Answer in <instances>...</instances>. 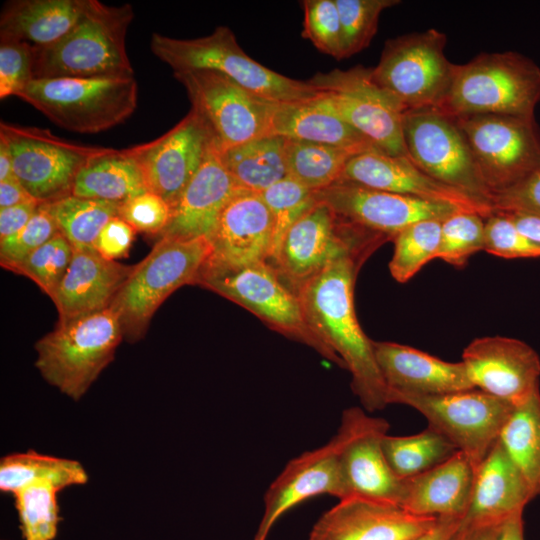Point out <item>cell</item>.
I'll return each instance as SVG.
<instances>
[{"label":"cell","instance_id":"obj_1","mask_svg":"<svg viewBox=\"0 0 540 540\" xmlns=\"http://www.w3.org/2000/svg\"><path fill=\"white\" fill-rule=\"evenodd\" d=\"M364 262L356 258L336 261L296 292L308 326L343 361L352 377L353 393L371 413L389 403L373 341L362 330L354 308V284Z\"/></svg>","mask_w":540,"mask_h":540},{"label":"cell","instance_id":"obj_2","mask_svg":"<svg viewBox=\"0 0 540 540\" xmlns=\"http://www.w3.org/2000/svg\"><path fill=\"white\" fill-rule=\"evenodd\" d=\"M132 5H87L76 25L58 42L34 48V79L110 78L134 76L127 55L126 34Z\"/></svg>","mask_w":540,"mask_h":540},{"label":"cell","instance_id":"obj_3","mask_svg":"<svg viewBox=\"0 0 540 540\" xmlns=\"http://www.w3.org/2000/svg\"><path fill=\"white\" fill-rule=\"evenodd\" d=\"M540 102V67L515 51L483 52L455 64L438 109L452 117L477 114L535 118Z\"/></svg>","mask_w":540,"mask_h":540},{"label":"cell","instance_id":"obj_4","mask_svg":"<svg viewBox=\"0 0 540 540\" xmlns=\"http://www.w3.org/2000/svg\"><path fill=\"white\" fill-rule=\"evenodd\" d=\"M152 53L173 72L208 69L220 72L248 91L275 103L313 98L322 91L308 81H299L258 63L240 47L225 26L194 39H178L154 33Z\"/></svg>","mask_w":540,"mask_h":540},{"label":"cell","instance_id":"obj_5","mask_svg":"<svg viewBox=\"0 0 540 540\" xmlns=\"http://www.w3.org/2000/svg\"><path fill=\"white\" fill-rule=\"evenodd\" d=\"M196 285L244 307L271 329L313 348L326 360L345 368L339 356L308 326L298 294L269 261L227 266L209 257Z\"/></svg>","mask_w":540,"mask_h":540},{"label":"cell","instance_id":"obj_6","mask_svg":"<svg viewBox=\"0 0 540 540\" xmlns=\"http://www.w3.org/2000/svg\"><path fill=\"white\" fill-rule=\"evenodd\" d=\"M211 253L206 238L159 237L148 255L133 266L111 305L127 341L135 342L144 336L152 316L174 291L196 285Z\"/></svg>","mask_w":540,"mask_h":540},{"label":"cell","instance_id":"obj_7","mask_svg":"<svg viewBox=\"0 0 540 540\" xmlns=\"http://www.w3.org/2000/svg\"><path fill=\"white\" fill-rule=\"evenodd\" d=\"M123 338L119 317L111 307L58 322L36 342L35 366L49 384L79 400L113 360Z\"/></svg>","mask_w":540,"mask_h":540},{"label":"cell","instance_id":"obj_8","mask_svg":"<svg viewBox=\"0 0 540 540\" xmlns=\"http://www.w3.org/2000/svg\"><path fill=\"white\" fill-rule=\"evenodd\" d=\"M134 76L34 79L16 97L63 129L94 134L124 122L137 107Z\"/></svg>","mask_w":540,"mask_h":540},{"label":"cell","instance_id":"obj_9","mask_svg":"<svg viewBox=\"0 0 540 540\" xmlns=\"http://www.w3.org/2000/svg\"><path fill=\"white\" fill-rule=\"evenodd\" d=\"M388 240L382 234L347 221L318 201L288 230L270 263L296 292L328 265L344 258L365 261Z\"/></svg>","mask_w":540,"mask_h":540},{"label":"cell","instance_id":"obj_10","mask_svg":"<svg viewBox=\"0 0 540 540\" xmlns=\"http://www.w3.org/2000/svg\"><path fill=\"white\" fill-rule=\"evenodd\" d=\"M446 43L447 36L434 28L390 38L372 67L373 79L405 111L439 108L455 68L444 54Z\"/></svg>","mask_w":540,"mask_h":540},{"label":"cell","instance_id":"obj_11","mask_svg":"<svg viewBox=\"0 0 540 540\" xmlns=\"http://www.w3.org/2000/svg\"><path fill=\"white\" fill-rule=\"evenodd\" d=\"M173 75L185 88L191 109L208 129L218 152L270 135L275 102L214 70H186Z\"/></svg>","mask_w":540,"mask_h":540},{"label":"cell","instance_id":"obj_12","mask_svg":"<svg viewBox=\"0 0 540 540\" xmlns=\"http://www.w3.org/2000/svg\"><path fill=\"white\" fill-rule=\"evenodd\" d=\"M403 137L408 157L423 172L493 210L492 196L454 117L435 107L407 110Z\"/></svg>","mask_w":540,"mask_h":540},{"label":"cell","instance_id":"obj_13","mask_svg":"<svg viewBox=\"0 0 540 540\" xmlns=\"http://www.w3.org/2000/svg\"><path fill=\"white\" fill-rule=\"evenodd\" d=\"M0 140L8 146L14 173L41 203L71 195L79 172L111 148L79 145L48 129L0 123Z\"/></svg>","mask_w":540,"mask_h":540},{"label":"cell","instance_id":"obj_14","mask_svg":"<svg viewBox=\"0 0 540 540\" xmlns=\"http://www.w3.org/2000/svg\"><path fill=\"white\" fill-rule=\"evenodd\" d=\"M454 118L492 197L540 168V130L535 118L497 114Z\"/></svg>","mask_w":540,"mask_h":540},{"label":"cell","instance_id":"obj_15","mask_svg":"<svg viewBox=\"0 0 540 540\" xmlns=\"http://www.w3.org/2000/svg\"><path fill=\"white\" fill-rule=\"evenodd\" d=\"M388 402L420 412L428 426L450 440L475 469L499 440L514 408L476 388L440 395L393 393Z\"/></svg>","mask_w":540,"mask_h":540},{"label":"cell","instance_id":"obj_16","mask_svg":"<svg viewBox=\"0 0 540 540\" xmlns=\"http://www.w3.org/2000/svg\"><path fill=\"white\" fill-rule=\"evenodd\" d=\"M332 102L340 116L376 149L392 156H408L403 137L405 109L380 87L372 67L317 73L308 80Z\"/></svg>","mask_w":540,"mask_h":540},{"label":"cell","instance_id":"obj_17","mask_svg":"<svg viewBox=\"0 0 540 540\" xmlns=\"http://www.w3.org/2000/svg\"><path fill=\"white\" fill-rule=\"evenodd\" d=\"M389 427L385 419L371 416L363 408L343 411L334 436L346 497L397 504L401 479L390 469L383 450Z\"/></svg>","mask_w":540,"mask_h":540},{"label":"cell","instance_id":"obj_18","mask_svg":"<svg viewBox=\"0 0 540 540\" xmlns=\"http://www.w3.org/2000/svg\"><path fill=\"white\" fill-rule=\"evenodd\" d=\"M212 147L208 129L190 109L160 137L125 151L139 166L148 190L162 197L172 209Z\"/></svg>","mask_w":540,"mask_h":540},{"label":"cell","instance_id":"obj_19","mask_svg":"<svg viewBox=\"0 0 540 540\" xmlns=\"http://www.w3.org/2000/svg\"><path fill=\"white\" fill-rule=\"evenodd\" d=\"M318 201L342 218L390 240L409 225L426 219L443 220L459 207L381 191L345 181L316 191Z\"/></svg>","mask_w":540,"mask_h":540},{"label":"cell","instance_id":"obj_20","mask_svg":"<svg viewBox=\"0 0 540 540\" xmlns=\"http://www.w3.org/2000/svg\"><path fill=\"white\" fill-rule=\"evenodd\" d=\"M461 362L474 388L513 407L539 390L540 358L531 346L518 339H474L465 347Z\"/></svg>","mask_w":540,"mask_h":540},{"label":"cell","instance_id":"obj_21","mask_svg":"<svg viewBox=\"0 0 540 540\" xmlns=\"http://www.w3.org/2000/svg\"><path fill=\"white\" fill-rule=\"evenodd\" d=\"M322 494L339 500L346 497L335 436L325 445L291 459L270 484L264 496V513L252 540H266L282 515Z\"/></svg>","mask_w":540,"mask_h":540},{"label":"cell","instance_id":"obj_22","mask_svg":"<svg viewBox=\"0 0 540 540\" xmlns=\"http://www.w3.org/2000/svg\"><path fill=\"white\" fill-rule=\"evenodd\" d=\"M437 519L413 515L394 503L350 496L317 520L308 540H411Z\"/></svg>","mask_w":540,"mask_h":540},{"label":"cell","instance_id":"obj_23","mask_svg":"<svg viewBox=\"0 0 540 540\" xmlns=\"http://www.w3.org/2000/svg\"><path fill=\"white\" fill-rule=\"evenodd\" d=\"M339 181L419 199L444 202L489 217L494 211L469 195L427 175L408 156L369 150L352 157Z\"/></svg>","mask_w":540,"mask_h":540},{"label":"cell","instance_id":"obj_24","mask_svg":"<svg viewBox=\"0 0 540 540\" xmlns=\"http://www.w3.org/2000/svg\"><path fill=\"white\" fill-rule=\"evenodd\" d=\"M209 242L210 259L227 266L270 261L273 221L261 195L247 190L236 193L221 211Z\"/></svg>","mask_w":540,"mask_h":540},{"label":"cell","instance_id":"obj_25","mask_svg":"<svg viewBox=\"0 0 540 540\" xmlns=\"http://www.w3.org/2000/svg\"><path fill=\"white\" fill-rule=\"evenodd\" d=\"M373 348L388 396L440 395L474 389L462 362H447L394 342L373 341Z\"/></svg>","mask_w":540,"mask_h":540},{"label":"cell","instance_id":"obj_26","mask_svg":"<svg viewBox=\"0 0 540 540\" xmlns=\"http://www.w3.org/2000/svg\"><path fill=\"white\" fill-rule=\"evenodd\" d=\"M241 190L212 147L172 207L170 220L159 237L209 240L221 211Z\"/></svg>","mask_w":540,"mask_h":540},{"label":"cell","instance_id":"obj_27","mask_svg":"<svg viewBox=\"0 0 540 540\" xmlns=\"http://www.w3.org/2000/svg\"><path fill=\"white\" fill-rule=\"evenodd\" d=\"M536 497L499 440L475 469L464 526H500Z\"/></svg>","mask_w":540,"mask_h":540},{"label":"cell","instance_id":"obj_28","mask_svg":"<svg viewBox=\"0 0 540 540\" xmlns=\"http://www.w3.org/2000/svg\"><path fill=\"white\" fill-rule=\"evenodd\" d=\"M132 268L103 258L95 249H74L71 263L51 297L58 322L110 308Z\"/></svg>","mask_w":540,"mask_h":540},{"label":"cell","instance_id":"obj_29","mask_svg":"<svg viewBox=\"0 0 540 540\" xmlns=\"http://www.w3.org/2000/svg\"><path fill=\"white\" fill-rule=\"evenodd\" d=\"M475 468L460 451L434 468L401 479L397 505L420 517L463 519L470 503Z\"/></svg>","mask_w":540,"mask_h":540},{"label":"cell","instance_id":"obj_30","mask_svg":"<svg viewBox=\"0 0 540 540\" xmlns=\"http://www.w3.org/2000/svg\"><path fill=\"white\" fill-rule=\"evenodd\" d=\"M270 135L339 147L376 149L340 116L323 92L302 101L276 103Z\"/></svg>","mask_w":540,"mask_h":540},{"label":"cell","instance_id":"obj_31","mask_svg":"<svg viewBox=\"0 0 540 540\" xmlns=\"http://www.w3.org/2000/svg\"><path fill=\"white\" fill-rule=\"evenodd\" d=\"M87 0H11L0 14V41L45 48L62 39L78 22Z\"/></svg>","mask_w":540,"mask_h":540},{"label":"cell","instance_id":"obj_32","mask_svg":"<svg viewBox=\"0 0 540 540\" xmlns=\"http://www.w3.org/2000/svg\"><path fill=\"white\" fill-rule=\"evenodd\" d=\"M146 191L149 190L136 161L125 149L111 148L79 172L71 195L122 204Z\"/></svg>","mask_w":540,"mask_h":540},{"label":"cell","instance_id":"obj_33","mask_svg":"<svg viewBox=\"0 0 540 540\" xmlns=\"http://www.w3.org/2000/svg\"><path fill=\"white\" fill-rule=\"evenodd\" d=\"M285 146L286 138L267 135L218 154L240 188L260 194L288 176Z\"/></svg>","mask_w":540,"mask_h":540},{"label":"cell","instance_id":"obj_34","mask_svg":"<svg viewBox=\"0 0 540 540\" xmlns=\"http://www.w3.org/2000/svg\"><path fill=\"white\" fill-rule=\"evenodd\" d=\"M369 150L375 149L286 139L287 174L308 189L319 191L339 181L352 157Z\"/></svg>","mask_w":540,"mask_h":540},{"label":"cell","instance_id":"obj_35","mask_svg":"<svg viewBox=\"0 0 540 540\" xmlns=\"http://www.w3.org/2000/svg\"><path fill=\"white\" fill-rule=\"evenodd\" d=\"M499 442L530 485L540 495V391L513 408Z\"/></svg>","mask_w":540,"mask_h":540},{"label":"cell","instance_id":"obj_36","mask_svg":"<svg viewBox=\"0 0 540 540\" xmlns=\"http://www.w3.org/2000/svg\"><path fill=\"white\" fill-rule=\"evenodd\" d=\"M49 480L61 490L87 482L84 467L75 460L39 454L35 451L13 453L0 461V489L14 494L29 483Z\"/></svg>","mask_w":540,"mask_h":540},{"label":"cell","instance_id":"obj_37","mask_svg":"<svg viewBox=\"0 0 540 540\" xmlns=\"http://www.w3.org/2000/svg\"><path fill=\"white\" fill-rule=\"evenodd\" d=\"M383 450L390 469L399 479L422 474L458 452L450 440L429 426L409 436L387 434Z\"/></svg>","mask_w":540,"mask_h":540},{"label":"cell","instance_id":"obj_38","mask_svg":"<svg viewBox=\"0 0 540 540\" xmlns=\"http://www.w3.org/2000/svg\"><path fill=\"white\" fill-rule=\"evenodd\" d=\"M60 233L74 249H94L104 226L119 216L120 204L69 195L46 203Z\"/></svg>","mask_w":540,"mask_h":540},{"label":"cell","instance_id":"obj_39","mask_svg":"<svg viewBox=\"0 0 540 540\" xmlns=\"http://www.w3.org/2000/svg\"><path fill=\"white\" fill-rule=\"evenodd\" d=\"M61 489L52 481L29 483L15 492V508L24 540H53L60 521L57 493Z\"/></svg>","mask_w":540,"mask_h":540},{"label":"cell","instance_id":"obj_40","mask_svg":"<svg viewBox=\"0 0 540 540\" xmlns=\"http://www.w3.org/2000/svg\"><path fill=\"white\" fill-rule=\"evenodd\" d=\"M441 223L440 219L421 220L404 228L393 238L394 252L389 270L397 282H408L425 264L436 259Z\"/></svg>","mask_w":540,"mask_h":540},{"label":"cell","instance_id":"obj_41","mask_svg":"<svg viewBox=\"0 0 540 540\" xmlns=\"http://www.w3.org/2000/svg\"><path fill=\"white\" fill-rule=\"evenodd\" d=\"M273 221V247L269 262L276 257L288 230L313 209L318 199L316 191L310 190L287 176L260 193Z\"/></svg>","mask_w":540,"mask_h":540},{"label":"cell","instance_id":"obj_42","mask_svg":"<svg viewBox=\"0 0 540 540\" xmlns=\"http://www.w3.org/2000/svg\"><path fill=\"white\" fill-rule=\"evenodd\" d=\"M484 246L485 218L475 212L458 210L442 220L436 259L462 268Z\"/></svg>","mask_w":540,"mask_h":540},{"label":"cell","instance_id":"obj_43","mask_svg":"<svg viewBox=\"0 0 540 540\" xmlns=\"http://www.w3.org/2000/svg\"><path fill=\"white\" fill-rule=\"evenodd\" d=\"M341 23L343 56L351 57L369 46L381 13L398 0H335Z\"/></svg>","mask_w":540,"mask_h":540},{"label":"cell","instance_id":"obj_44","mask_svg":"<svg viewBox=\"0 0 540 540\" xmlns=\"http://www.w3.org/2000/svg\"><path fill=\"white\" fill-rule=\"evenodd\" d=\"M73 252L72 245L59 232L11 271L31 279L51 298L71 263Z\"/></svg>","mask_w":540,"mask_h":540},{"label":"cell","instance_id":"obj_45","mask_svg":"<svg viewBox=\"0 0 540 540\" xmlns=\"http://www.w3.org/2000/svg\"><path fill=\"white\" fill-rule=\"evenodd\" d=\"M303 38L320 52L343 60L342 31L335 0H304Z\"/></svg>","mask_w":540,"mask_h":540},{"label":"cell","instance_id":"obj_46","mask_svg":"<svg viewBox=\"0 0 540 540\" xmlns=\"http://www.w3.org/2000/svg\"><path fill=\"white\" fill-rule=\"evenodd\" d=\"M59 232L46 203H41L34 215L20 231L0 241L1 266L11 271L29 254Z\"/></svg>","mask_w":540,"mask_h":540},{"label":"cell","instance_id":"obj_47","mask_svg":"<svg viewBox=\"0 0 540 540\" xmlns=\"http://www.w3.org/2000/svg\"><path fill=\"white\" fill-rule=\"evenodd\" d=\"M484 251L502 258L540 257V246L523 235L502 212L485 219Z\"/></svg>","mask_w":540,"mask_h":540},{"label":"cell","instance_id":"obj_48","mask_svg":"<svg viewBox=\"0 0 540 540\" xmlns=\"http://www.w3.org/2000/svg\"><path fill=\"white\" fill-rule=\"evenodd\" d=\"M34 47L17 41H0V98L16 96L32 80Z\"/></svg>","mask_w":540,"mask_h":540},{"label":"cell","instance_id":"obj_49","mask_svg":"<svg viewBox=\"0 0 540 540\" xmlns=\"http://www.w3.org/2000/svg\"><path fill=\"white\" fill-rule=\"evenodd\" d=\"M119 216L136 232L159 236L170 220L171 207L159 195L146 191L120 204Z\"/></svg>","mask_w":540,"mask_h":540},{"label":"cell","instance_id":"obj_50","mask_svg":"<svg viewBox=\"0 0 540 540\" xmlns=\"http://www.w3.org/2000/svg\"><path fill=\"white\" fill-rule=\"evenodd\" d=\"M494 212H525L540 216V168L492 197Z\"/></svg>","mask_w":540,"mask_h":540},{"label":"cell","instance_id":"obj_51","mask_svg":"<svg viewBox=\"0 0 540 540\" xmlns=\"http://www.w3.org/2000/svg\"><path fill=\"white\" fill-rule=\"evenodd\" d=\"M135 229L120 216L112 218L101 230L94 249L105 259L115 261L126 257L132 246Z\"/></svg>","mask_w":540,"mask_h":540},{"label":"cell","instance_id":"obj_52","mask_svg":"<svg viewBox=\"0 0 540 540\" xmlns=\"http://www.w3.org/2000/svg\"><path fill=\"white\" fill-rule=\"evenodd\" d=\"M41 202L31 200L0 209V241L20 231L34 215Z\"/></svg>","mask_w":540,"mask_h":540},{"label":"cell","instance_id":"obj_53","mask_svg":"<svg viewBox=\"0 0 540 540\" xmlns=\"http://www.w3.org/2000/svg\"><path fill=\"white\" fill-rule=\"evenodd\" d=\"M34 200L18 179L0 181V209ZM36 200V199H35Z\"/></svg>","mask_w":540,"mask_h":540},{"label":"cell","instance_id":"obj_54","mask_svg":"<svg viewBox=\"0 0 540 540\" xmlns=\"http://www.w3.org/2000/svg\"><path fill=\"white\" fill-rule=\"evenodd\" d=\"M527 238L540 246V216L525 212H502Z\"/></svg>","mask_w":540,"mask_h":540},{"label":"cell","instance_id":"obj_55","mask_svg":"<svg viewBox=\"0 0 540 540\" xmlns=\"http://www.w3.org/2000/svg\"><path fill=\"white\" fill-rule=\"evenodd\" d=\"M461 521L455 517L438 518L430 529L411 540H451Z\"/></svg>","mask_w":540,"mask_h":540},{"label":"cell","instance_id":"obj_56","mask_svg":"<svg viewBox=\"0 0 540 540\" xmlns=\"http://www.w3.org/2000/svg\"><path fill=\"white\" fill-rule=\"evenodd\" d=\"M500 526H464L460 524L451 540H494Z\"/></svg>","mask_w":540,"mask_h":540},{"label":"cell","instance_id":"obj_57","mask_svg":"<svg viewBox=\"0 0 540 540\" xmlns=\"http://www.w3.org/2000/svg\"><path fill=\"white\" fill-rule=\"evenodd\" d=\"M523 514H518L503 523L494 540H524Z\"/></svg>","mask_w":540,"mask_h":540},{"label":"cell","instance_id":"obj_58","mask_svg":"<svg viewBox=\"0 0 540 540\" xmlns=\"http://www.w3.org/2000/svg\"><path fill=\"white\" fill-rule=\"evenodd\" d=\"M17 179L10 151L6 143L0 140V181Z\"/></svg>","mask_w":540,"mask_h":540}]
</instances>
